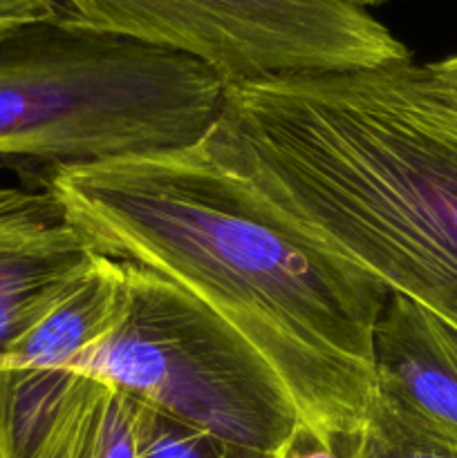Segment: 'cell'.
Here are the masks:
<instances>
[{
  "instance_id": "obj_1",
  "label": "cell",
  "mask_w": 457,
  "mask_h": 458,
  "mask_svg": "<svg viewBox=\"0 0 457 458\" xmlns=\"http://www.w3.org/2000/svg\"><path fill=\"white\" fill-rule=\"evenodd\" d=\"M94 250L164 277L276 374L298 420L357 434L376 403L375 329L390 291L269 204L206 141L43 170Z\"/></svg>"
},
{
  "instance_id": "obj_2",
  "label": "cell",
  "mask_w": 457,
  "mask_h": 458,
  "mask_svg": "<svg viewBox=\"0 0 457 458\" xmlns=\"http://www.w3.org/2000/svg\"><path fill=\"white\" fill-rule=\"evenodd\" d=\"M206 146L296 226L457 334V106L426 63L231 85Z\"/></svg>"
},
{
  "instance_id": "obj_3",
  "label": "cell",
  "mask_w": 457,
  "mask_h": 458,
  "mask_svg": "<svg viewBox=\"0 0 457 458\" xmlns=\"http://www.w3.org/2000/svg\"><path fill=\"white\" fill-rule=\"evenodd\" d=\"M227 85L63 9L0 30V165H88L200 143Z\"/></svg>"
},
{
  "instance_id": "obj_4",
  "label": "cell",
  "mask_w": 457,
  "mask_h": 458,
  "mask_svg": "<svg viewBox=\"0 0 457 458\" xmlns=\"http://www.w3.org/2000/svg\"><path fill=\"white\" fill-rule=\"evenodd\" d=\"M125 267L124 318L65 369L228 445L273 454L298 414L267 362L195 298L155 273Z\"/></svg>"
},
{
  "instance_id": "obj_5",
  "label": "cell",
  "mask_w": 457,
  "mask_h": 458,
  "mask_svg": "<svg viewBox=\"0 0 457 458\" xmlns=\"http://www.w3.org/2000/svg\"><path fill=\"white\" fill-rule=\"evenodd\" d=\"M94 27L184 54L227 88L412 56L348 0H56Z\"/></svg>"
},
{
  "instance_id": "obj_6",
  "label": "cell",
  "mask_w": 457,
  "mask_h": 458,
  "mask_svg": "<svg viewBox=\"0 0 457 458\" xmlns=\"http://www.w3.org/2000/svg\"><path fill=\"white\" fill-rule=\"evenodd\" d=\"M99 255L47 186L0 183V362Z\"/></svg>"
},
{
  "instance_id": "obj_7",
  "label": "cell",
  "mask_w": 457,
  "mask_h": 458,
  "mask_svg": "<svg viewBox=\"0 0 457 458\" xmlns=\"http://www.w3.org/2000/svg\"><path fill=\"white\" fill-rule=\"evenodd\" d=\"M376 392L457 434V334L392 293L375 329Z\"/></svg>"
},
{
  "instance_id": "obj_8",
  "label": "cell",
  "mask_w": 457,
  "mask_h": 458,
  "mask_svg": "<svg viewBox=\"0 0 457 458\" xmlns=\"http://www.w3.org/2000/svg\"><path fill=\"white\" fill-rule=\"evenodd\" d=\"M128 304V267L99 255L81 280L12 349L0 367L65 369L79 353L106 338Z\"/></svg>"
},
{
  "instance_id": "obj_9",
  "label": "cell",
  "mask_w": 457,
  "mask_h": 458,
  "mask_svg": "<svg viewBox=\"0 0 457 458\" xmlns=\"http://www.w3.org/2000/svg\"><path fill=\"white\" fill-rule=\"evenodd\" d=\"M137 416L134 398L74 371L31 458H134Z\"/></svg>"
},
{
  "instance_id": "obj_10",
  "label": "cell",
  "mask_w": 457,
  "mask_h": 458,
  "mask_svg": "<svg viewBox=\"0 0 457 458\" xmlns=\"http://www.w3.org/2000/svg\"><path fill=\"white\" fill-rule=\"evenodd\" d=\"M352 458H457V434L376 392L370 419L354 437Z\"/></svg>"
},
{
  "instance_id": "obj_11",
  "label": "cell",
  "mask_w": 457,
  "mask_h": 458,
  "mask_svg": "<svg viewBox=\"0 0 457 458\" xmlns=\"http://www.w3.org/2000/svg\"><path fill=\"white\" fill-rule=\"evenodd\" d=\"M134 458H272L228 445L139 403Z\"/></svg>"
},
{
  "instance_id": "obj_12",
  "label": "cell",
  "mask_w": 457,
  "mask_h": 458,
  "mask_svg": "<svg viewBox=\"0 0 457 458\" xmlns=\"http://www.w3.org/2000/svg\"><path fill=\"white\" fill-rule=\"evenodd\" d=\"M357 434H327L312 425H294L272 458H352Z\"/></svg>"
},
{
  "instance_id": "obj_13",
  "label": "cell",
  "mask_w": 457,
  "mask_h": 458,
  "mask_svg": "<svg viewBox=\"0 0 457 458\" xmlns=\"http://www.w3.org/2000/svg\"><path fill=\"white\" fill-rule=\"evenodd\" d=\"M56 0H0V30L61 13Z\"/></svg>"
},
{
  "instance_id": "obj_14",
  "label": "cell",
  "mask_w": 457,
  "mask_h": 458,
  "mask_svg": "<svg viewBox=\"0 0 457 458\" xmlns=\"http://www.w3.org/2000/svg\"><path fill=\"white\" fill-rule=\"evenodd\" d=\"M426 67H428L430 76H433L439 92H442L448 101L457 106V54H451V56L446 58H439V61L426 63Z\"/></svg>"
},
{
  "instance_id": "obj_15",
  "label": "cell",
  "mask_w": 457,
  "mask_h": 458,
  "mask_svg": "<svg viewBox=\"0 0 457 458\" xmlns=\"http://www.w3.org/2000/svg\"><path fill=\"white\" fill-rule=\"evenodd\" d=\"M348 3L358 4V7H363V9H367V12H372V9L381 7V4H385V3H388V0H348Z\"/></svg>"
}]
</instances>
